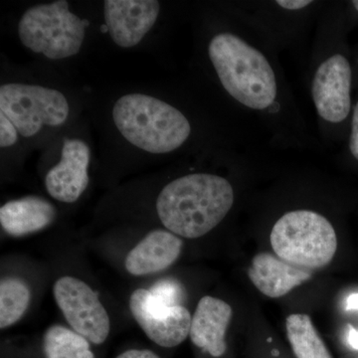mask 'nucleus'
<instances>
[{"label":"nucleus","instance_id":"f257e3e1","mask_svg":"<svg viewBox=\"0 0 358 358\" xmlns=\"http://www.w3.org/2000/svg\"><path fill=\"white\" fill-rule=\"evenodd\" d=\"M206 56L243 122L260 129L271 145L299 150L315 147L279 53L262 36L229 13L227 24L207 42Z\"/></svg>","mask_w":358,"mask_h":358},{"label":"nucleus","instance_id":"f03ea898","mask_svg":"<svg viewBox=\"0 0 358 358\" xmlns=\"http://www.w3.org/2000/svg\"><path fill=\"white\" fill-rule=\"evenodd\" d=\"M346 31L341 2H329L315 25L307 70L317 129L327 143L345 140L352 115L355 75Z\"/></svg>","mask_w":358,"mask_h":358},{"label":"nucleus","instance_id":"7ed1b4c3","mask_svg":"<svg viewBox=\"0 0 358 358\" xmlns=\"http://www.w3.org/2000/svg\"><path fill=\"white\" fill-rule=\"evenodd\" d=\"M236 203V188L226 176L192 173L167 183L157 196V215L180 238L205 236L223 222Z\"/></svg>","mask_w":358,"mask_h":358},{"label":"nucleus","instance_id":"20e7f679","mask_svg":"<svg viewBox=\"0 0 358 358\" xmlns=\"http://www.w3.org/2000/svg\"><path fill=\"white\" fill-rule=\"evenodd\" d=\"M113 119L129 143L150 154L176 152L185 147L193 134L192 122L182 110L145 94L120 98L113 109Z\"/></svg>","mask_w":358,"mask_h":358},{"label":"nucleus","instance_id":"39448f33","mask_svg":"<svg viewBox=\"0 0 358 358\" xmlns=\"http://www.w3.org/2000/svg\"><path fill=\"white\" fill-rule=\"evenodd\" d=\"M275 255L307 270L326 267L338 251V234L326 214L310 207L282 212L270 231Z\"/></svg>","mask_w":358,"mask_h":358},{"label":"nucleus","instance_id":"423d86ee","mask_svg":"<svg viewBox=\"0 0 358 358\" xmlns=\"http://www.w3.org/2000/svg\"><path fill=\"white\" fill-rule=\"evenodd\" d=\"M327 3L319 0H247L229 4V13L280 54L305 44Z\"/></svg>","mask_w":358,"mask_h":358},{"label":"nucleus","instance_id":"0eeeda50","mask_svg":"<svg viewBox=\"0 0 358 358\" xmlns=\"http://www.w3.org/2000/svg\"><path fill=\"white\" fill-rule=\"evenodd\" d=\"M86 21L69 10V3L58 0L28 9L18 23L22 44L51 60L76 55L83 45Z\"/></svg>","mask_w":358,"mask_h":358},{"label":"nucleus","instance_id":"6e6552de","mask_svg":"<svg viewBox=\"0 0 358 358\" xmlns=\"http://www.w3.org/2000/svg\"><path fill=\"white\" fill-rule=\"evenodd\" d=\"M0 113L18 134L31 138L42 127H59L69 117L70 106L57 90L38 85L11 83L0 87Z\"/></svg>","mask_w":358,"mask_h":358},{"label":"nucleus","instance_id":"1a4fd4ad","mask_svg":"<svg viewBox=\"0 0 358 358\" xmlns=\"http://www.w3.org/2000/svg\"><path fill=\"white\" fill-rule=\"evenodd\" d=\"M53 294L68 324L94 345H102L110 334L109 315L89 285L65 275L55 282Z\"/></svg>","mask_w":358,"mask_h":358},{"label":"nucleus","instance_id":"9d476101","mask_svg":"<svg viewBox=\"0 0 358 358\" xmlns=\"http://www.w3.org/2000/svg\"><path fill=\"white\" fill-rule=\"evenodd\" d=\"M129 308L143 333L157 345L174 348L189 336L192 315L187 308L169 307L150 289H136L129 299Z\"/></svg>","mask_w":358,"mask_h":358},{"label":"nucleus","instance_id":"9b49d317","mask_svg":"<svg viewBox=\"0 0 358 358\" xmlns=\"http://www.w3.org/2000/svg\"><path fill=\"white\" fill-rule=\"evenodd\" d=\"M159 13L157 0H107L103 6L110 38L122 48L140 44L157 22Z\"/></svg>","mask_w":358,"mask_h":358},{"label":"nucleus","instance_id":"f8f14e48","mask_svg":"<svg viewBox=\"0 0 358 358\" xmlns=\"http://www.w3.org/2000/svg\"><path fill=\"white\" fill-rule=\"evenodd\" d=\"M90 159L91 150L86 143L65 140L60 162L45 178V186L49 194L64 203L76 202L88 187Z\"/></svg>","mask_w":358,"mask_h":358},{"label":"nucleus","instance_id":"ddd939ff","mask_svg":"<svg viewBox=\"0 0 358 358\" xmlns=\"http://www.w3.org/2000/svg\"><path fill=\"white\" fill-rule=\"evenodd\" d=\"M232 315V308L225 301L203 296L192 315L189 336L193 345L213 357H222L227 350L226 331Z\"/></svg>","mask_w":358,"mask_h":358},{"label":"nucleus","instance_id":"4468645a","mask_svg":"<svg viewBox=\"0 0 358 358\" xmlns=\"http://www.w3.org/2000/svg\"><path fill=\"white\" fill-rule=\"evenodd\" d=\"M312 275L310 270L296 267L268 252L254 256L248 268L252 284L260 293L272 299L286 296Z\"/></svg>","mask_w":358,"mask_h":358},{"label":"nucleus","instance_id":"2eb2a0df","mask_svg":"<svg viewBox=\"0 0 358 358\" xmlns=\"http://www.w3.org/2000/svg\"><path fill=\"white\" fill-rule=\"evenodd\" d=\"M182 246L181 238L171 231H152L129 251L124 267L134 275L162 272L178 260Z\"/></svg>","mask_w":358,"mask_h":358},{"label":"nucleus","instance_id":"dca6fc26","mask_svg":"<svg viewBox=\"0 0 358 358\" xmlns=\"http://www.w3.org/2000/svg\"><path fill=\"white\" fill-rule=\"evenodd\" d=\"M55 217V207L37 196L13 200L0 208V224L7 234L14 237L43 230Z\"/></svg>","mask_w":358,"mask_h":358},{"label":"nucleus","instance_id":"f3484780","mask_svg":"<svg viewBox=\"0 0 358 358\" xmlns=\"http://www.w3.org/2000/svg\"><path fill=\"white\" fill-rule=\"evenodd\" d=\"M286 329L296 358H333L308 315H289L286 320Z\"/></svg>","mask_w":358,"mask_h":358},{"label":"nucleus","instance_id":"a211bd4d","mask_svg":"<svg viewBox=\"0 0 358 358\" xmlns=\"http://www.w3.org/2000/svg\"><path fill=\"white\" fill-rule=\"evenodd\" d=\"M89 343L76 331L54 324L43 336L45 358H95Z\"/></svg>","mask_w":358,"mask_h":358},{"label":"nucleus","instance_id":"6ab92c4d","mask_svg":"<svg viewBox=\"0 0 358 358\" xmlns=\"http://www.w3.org/2000/svg\"><path fill=\"white\" fill-rule=\"evenodd\" d=\"M31 292L18 278H6L0 282V327L13 326L29 307Z\"/></svg>","mask_w":358,"mask_h":358},{"label":"nucleus","instance_id":"aec40b11","mask_svg":"<svg viewBox=\"0 0 358 358\" xmlns=\"http://www.w3.org/2000/svg\"><path fill=\"white\" fill-rule=\"evenodd\" d=\"M150 293L154 294L157 300L166 303L169 307L182 306L181 303L185 299V289L180 282L174 279H162L155 282Z\"/></svg>","mask_w":358,"mask_h":358},{"label":"nucleus","instance_id":"412c9836","mask_svg":"<svg viewBox=\"0 0 358 358\" xmlns=\"http://www.w3.org/2000/svg\"><path fill=\"white\" fill-rule=\"evenodd\" d=\"M345 141V157L358 164V96L357 98L353 96L352 115H350Z\"/></svg>","mask_w":358,"mask_h":358},{"label":"nucleus","instance_id":"4be33fe9","mask_svg":"<svg viewBox=\"0 0 358 358\" xmlns=\"http://www.w3.org/2000/svg\"><path fill=\"white\" fill-rule=\"evenodd\" d=\"M17 140V129L6 115L0 113V147H13Z\"/></svg>","mask_w":358,"mask_h":358},{"label":"nucleus","instance_id":"5701e85b","mask_svg":"<svg viewBox=\"0 0 358 358\" xmlns=\"http://www.w3.org/2000/svg\"><path fill=\"white\" fill-rule=\"evenodd\" d=\"M117 358H159V355L148 350H127Z\"/></svg>","mask_w":358,"mask_h":358},{"label":"nucleus","instance_id":"b1692460","mask_svg":"<svg viewBox=\"0 0 358 358\" xmlns=\"http://www.w3.org/2000/svg\"><path fill=\"white\" fill-rule=\"evenodd\" d=\"M346 341L348 345L353 350H358V329H355L352 324L348 326V333H346Z\"/></svg>","mask_w":358,"mask_h":358},{"label":"nucleus","instance_id":"393cba45","mask_svg":"<svg viewBox=\"0 0 358 358\" xmlns=\"http://www.w3.org/2000/svg\"><path fill=\"white\" fill-rule=\"evenodd\" d=\"M345 308L348 310H358V293L352 294L348 296Z\"/></svg>","mask_w":358,"mask_h":358},{"label":"nucleus","instance_id":"a878e982","mask_svg":"<svg viewBox=\"0 0 358 358\" xmlns=\"http://www.w3.org/2000/svg\"><path fill=\"white\" fill-rule=\"evenodd\" d=\"M358 358V357H357Z\"/></svg>","mask_w":358,"mask_h":358}]
</instances>
